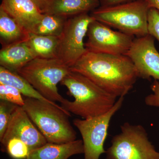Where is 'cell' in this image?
Masks as SVG:
<instances>
[{"label":"cell","instance_id":"8fae6325","mask_svg":"<svg viewBox=\"0 0 159 159\" xmlns=\"http://www.w3.org/2000/svg\"><path fill=\"white\" fill-rule=\"evenodd\" d=\"M13 138L20 139L31 150L41 147L48 142L33 124L25 111L20 106H17L12 113L6 132L0 140L2 146Z\"/></svg>","mask_w":159,"mask_h":159},{"label":"cell","instance_id":"7c38bea8","mask_svg":"<svg viewBox=\"0 0 159 159\" xmlns=\"http://www.w3.org/2000/svg\"><path fill=\"white\" fill-rule=\"evenodd\" d=\"M1 6L29 33L43 16L33 0H2Z\"/></svg>","mask_w":159,"mask_h":159},{"label":"cell","instance_id":"44dd1931","mask_svg":"<svg viewBox=\"0 0 159 159\" xmlns=\"http://www.w3.org/2000/svg\"><path fill=\"white\" fill-rule=\"evenodd\" d=\"M0 99L18 106L23 107L25 105V99L20 92L11 85L0 83Z\"/></svg>","mask_w":159,"mask_h":159},{"label":"cell","instance_id":"ffe728a7","mask_svg":"<svg viewBox=\"0 0 159 159\" xmlns=\"http://www.w3.org/2000/svg\"><path fill=\"white\" fill-rule=\"evenodd\" d=\"M3 148L13 159H26L31 151L25 142L16 138L9 139Z\"/></svg>","mask_w":159,"mask_h":159},{"label":"cell","instance_id":"5b68a950","mask_svg":"<svg viewBox=\"0 0 159 159\" xmlns=\"http://www.w3.org/2000/svg\"><path fill=\"white\" fill-rule=\"evenodd\" d=\"M70 67L57 58L36 57L16 72L46 99L61 103L65 101L57 85L71 72Z\"/></svg>","mask_w":159,"mask_h":159},{"label":"cell","instance_id":"3957f363","mask_svg":"<svg viewBox=\"0 0 159 159\" xmlns=\"http://www.w3.org/2000/svg\"><path fill=\"white\" fill-rule=\"evenodd\" d=\"M22 107L48 142L60 144L77 140V133L69 119L71 113L61 106L26 98Z\"/></svg>","mask_w":159,"mask_h":159},{"label":"cell","instance_id":"5bb4252c","mask_svg":"<svg viewBox=\"0 0 159 159\" xmlns=\"http://www.w3.org/2000/svg\"><path fill=\"white\" fill-rule=\"evenodd\" d=\"M36 57L26 41L2 47L0 51V65L16 72Z\"/></svg>","mask_w":159,"mask_h":159},{"label":"cell","instance_id":"52a82bcc","mask_svg":"<svg viewBox=\"0 0 159 159\" xmlns=\"http://www.w3.org/2000/svg\"><path fill=\"white\" fill-rule=\"evenodd\" d=\"M124 97H119L110 110L100 116L87 119H76L73 124L82 138L84 159H99L106 153L104 144L110 122L115 114L122 107Z\"/></svg>","mask_w":159,"mask_h":159},{"label":"cell","instance_id":"e0dca14e","mask_svg":"<svg viewBox=\"0 0 159 159\" xmlns=\"http://www.w3.org/2000/svg\"><path fill=\"white\" fill-rule=\"evenodd\" d=\"M0 83L14 87L27 98H33L46 101L59 107L56 102H52L43 97L24 77L16 72L0 67Z\"/></svg>","mask_w":159,"mask_h":159},{"label":"cell","instance_id":"9a60e30c","mask_svg":"<svg viewBox=\"0 0 159 159\" xmlns=\"http://www.w3.org/2000/svg\"><path fill=\"white\" fill-rule=\"evenodd\" d=\"M29 33L0 6V37L2 47L25 42Z\"/></svg>","mask_w":159,"mask_h":159},{"label":"cell","instance_id":"4316f807","mask_svg":"<svg viewBox=\"0 0 159 159\" xmlns=\"http://www.w3.org/2000/svg\"><path fill=\"white\" fill-rule=\"evenodd\" d=\"M150 8H154L159 11V0H147Z\"/></svg>","mask_w":159,"mask_h":159},{"label":"cell","instance_id":"4fadbf2b","mask_svg":"<svg viewBox=\"0 0 159 159\" xmlns=\"http://www.w3.org/2000/svg\"><path fill=\"white\" fill-rule=\"evenodd\" d=\"M81 154H84L82 140L60 144L47 142L41 147L31 150L26 159H68Z\"/></svg>","mask_w":159,"mask_h":159},{"label":"cell","instance_id":"ba28073f","mask_svg":"<svg viewBox=\"0 0 159 159\" xmlns=\"http://www.w3.org/2000/svg\"><path fill=\"white\" fill-rule=\"evenodd\" d=\"M95 19L87 13L68 20L60 36L57 58L71 67L88 51L84 42L89 25Z\"/></svg>","mask_w":159,"mask_h":159},{"label":"cell","instance_id":"7a4b0ae2","mask_svg":"<svg viewBox=\"0 0 159 159\" xmlns=\"http://www.w3.org/2000/svg\"><path fill=\"white\" fill-rule=\"evenodd\" d=\"M74 97L66 99L61 106L70 113L87 119L105 114L112 108L117 97L111 95L84 75L71 71L60 83Z\"/></svg>","mask_w":159,"mask_h":159},{"label":"cell","instance_id":"484cf974","mask_svg":"<svg viewBox=\"0 0 159 159\" xmlns=\"http://www.w3.org/2000/svg\"><path fill=\"white\" fill-rule=\"evenodd\" d=\"M39 7L43 13L44 14L51 0H33Z\"/></svg>","mask_w":159,"mask_h":159},{"label":"cell","instance_id":"2e32d148","mask_svg":"<svg viewBox=\"0 0 159 159\" xmlns=\"http://www.w3.org/2000/svg\"><path fill=\"white\" fill-rule=\"evenodd\" d=\"M98 3V0H51L45 13L74 16L87 13Z\"/></svg>","mask_w":159,"mask_h":159},{"label":"cell","instance_id":"603a6c76","mask_svg":"<svg viewBox=\"0 0 159 159\" xmlns=\"http://www.w3.org/2000/svg\"><path fill=\"white\" fill-rule=\"evenodd\" d=\"M148 33L159 42V11L154 8L149 9L148 15Z\"/></svg>","mask_w":159,"mask_h":159},{"label":"cell","instance_id":"d4e9b609","mask_svg":"<svg viewBox=\"0 0 159 159\" xmlns=\"http://www.w3.org/2000/svg\"><path fill=\"white\" fill-rule=\"evenodd\" d=\"M135 1L137 0H100V3L101 7H107L129 2Z\"/></svg>","mask_w":159,"mask_h":159},{"label":"cell","instance_id":"7402d4cb","mask_svg":"<svg viewBox=\"0 0 159 159\" xmlns=\"http://www.w3.org/2000/svg\"><path fill=\"white\" fill-rule=\"evenodd\" d=\"M17 106L3 100L0 101V140L6 132L12 113Z\"/></svg>","mask_w":159,"mask_h":159},{"label":"cell","instance_id":"6da1fadb","mask_svg":"<svg viewBox=\"0 0 159 159\" xmlns=\"http://www.w3.org/2000/svg\"><path fill=\"white\" fill-rule=\"evenodd\" d=\"M70 69L117 98L128 94L139 78L133 63L125 55L87 51Z\"/></svg>","mask_w":159,"mask_h":159},{"label":"cell","instance_id":"9c48e42d","mask_svg":"<svg viewBox=\"0 0 159 159\" xmlns=\"http://www.w3.org/2000/svg\"><path fill=\"white\" fill-rule=\"evenodd\" d=\"M85 43L88 51L94 53L125 55L132 44L134 36L110 27L94 20L89 25Z\"/></svg>","mask_w":159,"mask_h":159},{"label":"cell","instance_id":"30bf717a","mask_svg":"<svg viewBox=\"0 0 159 159\" xmlns=\"http://www.w3.org/2000/svg\"><path fill=\"white\" fill-rule=\"evenodd\" d=\"M154 41L149 34L136 38L125 55L133 63L139 78L159 81V53Z\"/></svg>","mask_w":159,"mask_h":159},{"label":"cell","instance_id":"ac0fdd59","mask_svg":"<svg viewBox=\"0 0 159 159\" xmlns=\"http://www.w3.org/2000/svg\"><path fill=\"white\" fill-rule=\"evenodd\" d=\"M60 36H47L29 33L26 42L36 57L42 58H57Z\"/></svg>","mask_w":159,"mask_h":159},{"label":"cell","instance_id":"d6986e66","mask_svg":"<svg viewBox=\"0 0 159 159\" xmlns=\"http://www.w3.org/2000/svg\"><path fill=\"white\" fill-rule=\"evenodd\" d=\"M67 20L65 16L45 13L31 33L59 37L62 34Z\"/></svg>","mask_w":159,"mask_h":159},{"label":"cell","instance_id":"8992f818","mask_svg":"<svg viewBox=\"0 0 159 159\" xmlns=\"http://www.w3.org/2000/svg\"><path fill=\"white\" fill-rule=\"evenodd\" d=\"M107 159H159V152L141 125L125 122L106 152Z\"/></svg>","mask_w":159,"mask_h":159},{"label":"cell","instance_id":"cb8c5ba5","mask_svg":"<svg viewBox=\"0 0 159 159\" xmlns=\"http://www.w3.org/2000/svg\"><path fill=\"white\" fill-rule=\"evenodd\" d=\"M150 88L152 93L145 97V104L148 106L159 107V81L154 80Z\"/></svg>","mask_w":159,"mask_h":159},{"label":"cell","instance_id":"277c9868","mask_svg":"<svg viewBox=\"0 0 159 159\" xmlns=\"http://www.w3.org/2000/svg\"><path fill=\"white\" fill-rule=\"evenodd\" d=\"M147 0H137L116 6L101 7L91 15L95 20L123 33L143 37L148 34Z\"/></svg>","mask_w":159,"mask_h":159}]
</instances>
